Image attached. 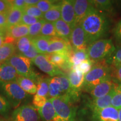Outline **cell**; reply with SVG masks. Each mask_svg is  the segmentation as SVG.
I'll return each mask as SVG.
<instances>
[{
    "label": "cell",
    "mask_w": 121,
    "mask_h": 121,
    "mask_svg": "<svg viewBox=\"0 0 121 121\" xmlns=\"http://www.w3.org/2000/svg\"><path fill=\"white\" fill-rule=\"evenodd\" d=\"M86 33L89 45L107 35L110 22L103 11L94 8L79 24Z\"/></svg>",
    "instance_id": "cell-1"
},
{
    "label": "cell",
    "mask_w": 121,
    "mask_h": 121,
    "mask_svg": "<svg viewBox=\"0 0 121 121\" xmlns=\"http://www.w3.org/2000/svg\"><path fill=\"white\" fill-rule=\"evenodd\" d=\"M114 89L109 94L102 98H93L89 101L88 106L92 112L98 111L111 106V101L114 95Z\"/></svg>",
    "instance_id": "cell-16"
},
{
    "label": "cell",
    "mask_w": 121,
    "mask_h": 121,
    "mask_svg": "<svg viewBox=\"0 0 121 121\" xmlns=\"http://www.w3.org/2000/svg\"><path fill=\"white\" fill-rule=\"evenodd\" d=\"M1 64H2V63H1V62H0V66H1Z\"/></svg>",
    "instance_id": "cell-53"
},
{
    "label": "cell",
    "mask_w": 121,
    "mask_h": 121,
    "mask_svg": "<svg viewBox=\"0 0 121 121\" xmlns=\"http://www.w3.org/2000/svg\"><path fill=\"white\" fill-rule=\"evenodd\" d=\"M6 62L15 68L19 76L30 78L35 84L42 78L35 71L31 60L19 53L13 54Z\"/></svg>",
    "instance_id": "cell-2"
},
{
    "label": "cell",
    "mask_w": 121,
    "mask_h": 121,
    "mask_svg": "<svg viewBox=\"0 0 121 121\" xmlns=\"http://www.w3.org/2000/svg\"><path fill=\"white\" fill-rule=\"evenodd\" d=\"M94 6L101 11L112 12L113 2L109 0H94L92 1Z\"/></svg>",
    "instance_id": "cell-31"
},
{
    "label": "cell",
    "mask_w": 121,
    "mask_h": 121,
    "mask_svg": "<svg viewBox=\"0 0 121 121\" xmlns=\"http://www.w3.org/2000/svg\"><path fill=\"white\" fill-rule=\"evenodd\" d=\"M45 22H46V21L42 19L39 22H36L35 24L29 26L28 37H29L31 39L39 35L42 27H43V25L45 24Z\"/></svg>",
    "instance_id": "cell-34"
},
{
    "label": "cell",
    "mask_w": 121,
    "mask_h": 121,
    "mask_svg": "<svg viewBox=\"0 0 121 121\" xmlns=\"http://www.w3.org/2000/svg\"><path fill=\"white\" fill-rule=\"evenodd\" d=\"M37 109L40 118L43 121H54L56 113L49 99L47 100L43 107Z\"/></svg>",
    "instance_id": "cell-20"
},
{
    "label": "cell",
    "mask_w": 121,
    "mask_h": 121,
    "mask_svg": "<svg viewBox=\"0 0 121 121\" xmlns=\"http://www.w3.org/2000/svg\"><path fill=\"white\" fill-rule=\"evenodd\" d=\"M61 19L73 29L76 25L73 1L65 0L61 1Z\"/></svg>",
    "instance_id": "cell-12"
},
{
    "label": "cell",
    "mask_w": 121,
    "mask_h": 121,
    "mask_svg": "<svg viewBox=\"0 0 121 121\" xmlns=\"http://www.w3.org/2000/svg\"><path fill=\"white\" fill-rule=\"evenodd\" d=\"M61 2L59 3H55L49 11L43 14V19L47 22H50L54 23L61 19V7H60Z\"/></svg>",
    "instance_id": "cell-24"
},
{
    "label": "cell",
    "mask_w": 121,
    "mask_h": 121,
    "mask_svg": "<svg viewBox=\"0 0 121 121\" xmlns=\"http://www.w3.org/2000/svg\"><path fill=\"white\" fill-rule=\"evenodd\" d=\"M55 3V1H53L42 0V1H39L35 6L42 11V13H44L49 11Z\"/></svg>",
    "instance_id": "cell-38"
},
{
    "label": "cell",
    "mask_w": 121,
    "mask_h": 121,
    "mask_svg": "<svg viewBox=\"0 0 121 121\" xmlns=\"http://www.w3.org/2000/svg\"><path fill=\"white\" fill-rule=\"evenodd\" d=\"M116 49L112 39H102L89 45L87 49L89 59L92 62H98L109 57Z\"/></svg>",
    "instance_id": "cell-4"
},
{
    "label": "cell",
    "mask_w": 121,
    "mask_h": 121,
    "mask_svg": "<svg viewBox=\"0 0 121 121\" xmlns=\"http://www.w3.org/2000/svg\"><path fill=\"white\" fill-rule=\"evenodd\" d=\"M58 76L50 78L49 82V94L48 97L51 98H58L63 96Z\"/></svg>",
    "instance_id": "cell-26"
},
{
    "label": "cell",
    "mask_w": 121,
    "mask_h": 121,
    "mask_svg": "<svg viewBox=\"0 0 121 121\" xmlns=\"http://www.w3.org/2000/svg\"><path fill=\"white\" fill-rule=\"evenodd\" d=\"M85 75L78 71L71 69L68 76L70 86L72 91L75 93L78 94L83 87L84 82Z\"/></svg>",
    "instance_id": "cell-19"
},
{
    "label": "cell",
    "mask_w": 121,
    "mask_h": 121,
    "mask_svg": "<svg viewBox=\"0 0 121 121\" xmlns=\"http://www.w3.org/2000/svg\"><path fill=\"white\" fill-rule=\"evenodd\" d=\"M31 38L28 36L21 38L16 40V49H17L19 54H22L28 52L31 45Z\"/></svg>",
    "instance_id": "cell-30"
},
{
    "label": "cell",
    "mask_w": 121,
    "mask_h": 121,
    "mask_svg": "<svg viewBox=\"0 0 121 121\" xmlns=\"http://www.w3.org/2000/svg\"><path fill=\"white\" fill-rule=\"evenodd\" d=\"M13 6L11 1L0 0V13L8 15L13 9Z\"/></svg>",
    "instance_id": "cell-40"
},
{
    "label": "cell",
    "mask_w": 121,
    "mask_h": 121,
    "mask_svg": "<svg viewBox=\"0 0 121 121\" xmlns=\"http://www.w3.org/2000/svg\"><path fill=\"white\" fill-rule=\"evenodd\" d=\"M16 47L14 44L10 43H4L0 47V62H5L13 54H15Z\"/></svg>",
    "instance_id": "cell-27"
},
{
    "label": "cell",
    "mask_w": 121,
    "mask_h": 121,
    "mask_svg": "<svg viewBox=\"0 0 121 121\" xmlns=\"http://www.w3.org/2000/svg\"><path fill=\"white\" fill-rule=\"evenodd\" d=\"M45 57L51 64L59 69H71L72 65L69 62V56L60 53L45 54Z\"/></svg>",
    "instance_id": "cell-15"
},
{
    "label": "cell",
    "mask_w": 121,
    "mask_h": 121,
    "mask_svg": "<svg viewBox=\"0 0 121 121\" xmlns=\"http://www.w3.org/2000/svg\"><path fill=\"white\" fill-rule=\"evenodd\" d=\"M40 53L38 52V51H37L35 47L33 45V44H31V47H30V49H29L28 52L24 53H22L21 54V55L23 56L26 57L27 58L29 59V60H34V58H35Z\"/></svg>",
    "instance_id": "cell-42"
},
{
    "label": "cell",
    "mask_w": 121,
    "mask_h": 121,
    "mask_svg": "<svg viewBox=\"0 0 121 121\" xmlns=\"http://www.w3.org/2000/svg\"><path fill=\"white\" fill-rule=\"evenodd\" d=\"M70 40L74 49L86 50L89 44L86 35L80 24H77L72 29Z\"/></svg>",
    "instance_id": "cell-8"
},
{
    "label": "cell",
    "mask_w": 121,
    "mask_h": 121,
    "mask_svg": "<svg viewBox=\"0 0 121 121\" xmlns=\"http://www.w3.org/2000/svg\"><path fill=\"white\" fill-rule=\"evenodd\" d=\"M0 94L7 99L13 108H17L28 98L16 81L4 82L0 81Z\"/></svg>",
    "instance_id": "cell-3"
},
{
    "label": "cell",
    "mask_w": 121,
    "mask_h": 121,
    "mask_svg": "<svg viewBox=\"0 0 121 121\" xmlns=\"http://www.w3.org/2000/svg\"><path fill=\"white\" fill-rule=\"evenodd\" d=\"M49 78H42L37 83V91L36 95L43 97H48L49 94Z\"/></svg>",
    "instance_id": "cell-29"
},
{
    "label": "cell",
    "mask_w": 121,
    "mask_h": 121,
    "mask_svg": "<svg viewBox=\"0 0 121 121\" xmlns=\"http://www.w3.org/2000/svg\"><path fill=\"white\" fill-rule=\"evenodd\" d=\"M37 109L31 105H23L16 108L12 113L10 121H40Z\"/></svg>",
    "instance_id": "cell-7"
},
{
    "label": "cell",
    "mask_w": 121,
    "mask_h": 121,
    "mask_svg": "<svg viewBox=\"0 0 121 121\" xmlns=\"http://www.w3.org/2000/svg\"><path fill=\"white\" fill-rule=\"evenodd\" d=\"M113 34L116 41L121 45V20L113 29Z\"/></svg>",
    "instance_id": "cell-44"
},
{
    "label": "cell",
    "mask_w": 121,
    "mask_h": 121,
    "mask_svg": "<svg viewBox=\"0 0 121 121\" xmlns=\"http://www.w3.org/2000/svg\"><path fill=\"white\" fill-rule=\"evenodd\" d=\"M74 11L76 16V22H80L94 8L92 1L87 0H74L73 1Z\"/></svg>",
    "instance_id": "cell-10"
},
{
    "label": "cell",
    "mask_w": 121,
    "mask_h": 121,
    "mask_svg": "<svg viewBox=\"0 0 121 121\" xmlns=\"http://www.w3.org/2000/svg\"><path fill=\"white\" fill-rule=\"evenodd\" d=\"M69 62L71 65H78L84 60L89 59L86 50L74 49L71 51L69 54Z\"/></svg>",
    "instance_id": "cell-25"
},
{
    "label": "cell",
    "mask_w": 121,
    "mask_h": 121,
    "mask_svg": "<svg viewBox=\"0 0 121 121\" xmlns=\"http://www.w3.org/2000/svg\"><path fill=\"white\" fill-rule=\"evenodd\" d=\"M51 37L38 35L31 38V43L40 54H46L48 46L49 45Z\"/></svg>",
    "instance_id": "cell-23"
},
{
    "label": "cell",
    "mask_w": 121,
    "mask_h": 121,
    "mask_svg": "<svg viewBox=\"0 0 121 121\" xmlns=\"http://www.w3.org/2000/svg\"><path fill=\"white\" fill-rule=\"evenodd\" d=\"M114 81L110 78L105 80L89 91L93 98H102L108 95L114 89Z\"/></svg>",
    "instance_id": "cell-13"
},
{
    "label": "cell",
    "mask_w": 121,
    "mask_h": 121,
    "mask_svg": "<svg viewBox=\"0 0 121 121\" xmlns=\"http://www.w3.org/2000/svg\"><path fill=\"white\" fill-rule=\"evenodd\" d=\"M71 51L72 47L69 41L58 37H52L50 40L47 54L60 53L67 54L69 56Z\"/></svg>",
    "instance_id": "cell-11"
},
{
    "label": "cell",
    "mask_w": 121,
    "mask_h": 121,
    "mask_svg": "<svg viewBox=\"0 0 121 121\" xmlns=\"http://www.w3.org/2000/svg\"><path fill=\"white\" fill-rule=\"evenodd\" d=\"M93 121H118V110L112 106L93 112Z\"/></svg>",
    "instance_id": "cell-14"
},
{
    "label": "cell",
    "mask_w": 121,
    "mask_h": 121,
    "mask_svg": "<svg viewBox=\"0 0 121 121\" xmlns=\"http://www.w3.org/2000/svg\"><path fill=\"white\" fill-rule=\"evenodd\" d=\"M31 62L42 71L51 77L59 76L65 74L59 68L51 64L47 59L45 54H39L35 58L31 60Z\"/></svg>",
    "instance_id": "cell-9"
},
{
    "label": "cell",
    "mask_w": 121,
    "mask_h": 121,
    "mask_svg": "<svg viewBox=\"0 0 121 121\" xmlns=\"http://www.w3.org/2000/svg\"><path fill=\"white\" fill-rule=\"evenodd\" d=\"M118 121H121V108L118 109Z\"/></svg>",
    "instance_id": "cell-50"
},
{
    "label": "cell",
    "mask_w": 121,
    "mask_h": 121,
    "mask_svg": "<svg viewBox=\"0 0 121 121\" xmlns=\"http://www.w3.org/2000/svg\"><path fill=\"white\" fill-rule=\"evenodd\" d=\"M6 31V30H4L1 29H0V32H1V31Z\"/></svg>",
    "instance_id": "cell-51"
},
{
    "label": "cell",
    "mask_w": 121,
    "mask_h": 121,
    "mask_svg": "<svg viewBox=\"0 0 121 121\" xmlns=\"http://www.w3.org/2000/svg\"><path fill=\"white\" fill-rule=\"evenodd\" d=\"M24 13L29 15L31 17L43 19V13H42L35 5H26L23 9Z\"/></svg>",
    "instance_id": "cell-36"
},
{
    "label": "cell",
    "mask_w": 121,
    "mask_h": 121,
    "mask_svg": "<svg viewBox=\"0 0 121 121\" xmlns=\"http://www.w3.org/2000/svg\"><path fill=\"white\" fill-rule=\"evenodd\" d=\"M16 82L19 84L25 93L30 94H35L37 91V86L30 78L19 76L16 78Z\"/></svg>",
    "instance_id": "cell-22"
},
{
    "label": "cell",
    "mask_w": 121,
    "mask_h": 121,
    "mask_svg": "<svg viewBox=\"0 0 121 121\" xmlns=\"http://www.w3.org/2000/svg\"><path fill=\"white\" fill-rule=\"evenodd\" d=\"M107 62L113 66L121 65V45L115 49L113 53L108 57Z\"/></svg>",
    "instance_id": "cell-37"
},
{
    "label": "cell",
    "mask_w": 121,
    "mask_h": 121,
    "mask_svg": "<svg viewBox=\"0 0 121 121\" xmlns=\"http://www.w3.org/2000/svg\"><path fill=\"white\" fill-rule=\"evenodd\" d=\"M39 1L38 0H25V2L26 5H36Z\"/></svg>",
    "instance_id": "cell-49"
},
{
    "label": "cell",
    "mask_w": 121,
    "mask_h": 121,
    "mask_svg": "<svg viewBox=\"0 0 121 121\" xmlns=\"http://www.w3.org/2000/svg\"><path fill=\"white\" fill-rule=\"evenodd\" d=\"M11 109V105L7 99L0 94V114L6 115Z\"/></svg>",
    "instance_id": "cell-39"
},
{
    "label": "cell",
    "mask_w": 121,
    "mask_h": 121,
    "mask_svg": "<svg viewBox=\"0 0 121 121\" xmlns=\"http://www.w3.org/2000/svg\"><path fill=\"white\" fill-rule=\"evenodd\" d=\"M114 93L111 101V106L119 109L121 108V85L116 84L114 81Z\"/></svg>",
    "instance_id": "cell-32"
},
{
    "label": "cell",
    "mask_w": 121,
    "mask_h": 121,
    "mask_svg": "<svg viewBox=\"0 0 121 121\" xmlns=\"http://www.w3.org/2000/svg\"><path fill=\"white\" fill-rule=\"evenodd\" d=\"M91 70L84 76L83 88L88 92L90 89L110 77V69L105 63L97 62Z\"/></svg>",
    "instance_id": "cell-5"
},
{
    "label": "cell",
    "mask_w": 121,
    "mask_h": 121,
    "mask_svg": "<svg viewBox=\"0 0 121 121\" xmlns=\"http://www.w3.org/2000/svg\"><path fill=\"white\" fill-rule=\"evenodd\" d=\"M47 100L48 99H47V98L35 95L33 98V104L35 108L36 109H38L43 107L47 101Z\"/></svg>",
    "instance_id": "cell-43"
},
{
    "label": "cell",
    "mask_w": 121,
    "mask_h": 121,
    "mask_svg": "<svg viewBox=\"0 0 121 121\" xmlns=\"http://www.w3.org/2000/svg\"><path fill=\"white\" fill-rule=\"evenodd\" d=\"M19 76L15 68L9 63H3L0 66V81L4 82L16 81Z\"/></svg>",
    "instance_id": "cell-17"
},
{
    "label": "cell",
    "mask_w": 121,
    "mask_h": 121,
    "mask_svg": "<svg viewBox=\"0 0 121 121\" xmlns=\"http://www.w3.org/2000/svg\"><path fill=\"white\" fill-rule=\"evenodd\" d=\"M29 34V26L19 24L14 26L9 27L6 30V38L17 40L21 38L26 37Z\"/></svg>",
    "instance_id": "cell-18"
},
{
    "label": "cell",
    "mask_w": 121,
    "mask_h": 121,
    "mask_svg": "<svg viewBox=\"0 0 121 121\" xmlns=\"http://www.w3.org/2000/svg\"><path fill=\"white\" fill-rule=\"evenodd\" d=\"M24 14L23 10L13 7L7 15V28L20 24Z\"/></svg>",
    "instance_id": "cell-28"
},
{
    "label": "cell",
    "mask_w": 121,
    "mask_h": 121,
    "mask_svg": "<svg viewBox=\"0 0 121 121\" xmlns=\"http://www.w3.org/2000/svg\"><path fill=\"white\" fill-rule=\"evenodd\" d=\"M114 66V74L118 84L121 85V65Z\"/></svg>",
    "instance_id": "cell-46"
},
{
    "label": "cell",
    "mask_w": 121,
    "mask_h": 121,
    "mask_svg": "<svg viewBox=\"0 0 121 121\" xmlns=\"http://www.w3.org/2000/svg\"><path fill=\"white\" fill-rule=\"evenodd\" d=\"M40 19H38V18L31 17L29 15L24 13L22 15V20H21L20 24H23V25H26V26H30L33 24H35L36 22H39Z\"/></svg>",
    "instance_id": "cell-41"
},
{
    "label": "cell",
    "mask_w": 121,
    "mask_h": 121,
    "mask_svg": "<svg viewBox=\"0 0 121 121\" xmlns=\"http://www.w3.org/2000/svg\"><path fill=\"white\" fill-rule=\"evenodd\" d=\"M11 2L13 4V7H15V8L23 10L24 7L26 6L25 1H24V0H13V1H11Z\"/></svg>",
    "instance_id": "cell-47"
},
{
    "label": "cell",
    "mask_w": 121,
    "mask_h": 121,
    "mask_svg": "<svg viewBox=\"0 0 121 121\" xmlns=\"http://www.w3.org/2000/svg\"><path fill=\"white\" fill-rule=\"evenodd\" d=\"M92 67H93V62L89 59H87L80 63L79 65L72 66L71 69L78 71L84 75H86L91 70Z\"/></svg>",
    "instance_id": "cell-35"
},
{
    "label": "cell",
    "mask_w": 121,
    "mask_h": 121,
    "mask_svg": "<svg viewBox=\"0 0 121 121\" xmlns=\"http://www.w3.org/2000/svg\"><path fill=\"white\" fill-rule=\"evenodd\" d=\"M49 99L58 117L64 121H75L76 108L69 96L63 95Z\"/></svg>",
    "instance_id": "cell-6"
},
{
    "label": "cell",
    "mask_w": 121,
    "mask_h": 121,
    "mask_svg": "<svg viewBox=\"0 0 121 121\" xmlns=\"http://www.w3.org/2000/svg\"><path fill=\"white\" fill-rule=\"evenodd\" d=\"M7 15L0 13V29L6 30L7 28Z\"/></svg>",
    "instance_id": "cell-45"
},
{
    "label": "cell",
    "mask_w": 121,
    "mask_h": 121,
    "mask_svg": "<svg viewBox=\"0 0 121 121\" xmlns=\"http://www.w3.org/2000/svg\"><path fill=\"white\" fill-rule=\"evenodd\" d=\"M39 35L47 37H57L56 31L54 24L50 22H45L42 27Z\"/></svg>",
    "instance_id": "cell-33"
},
{
    "label": "cell",
    "mask_w": 121,
    "mask_h": 121,
    "mask_svg": "<svg viewBox=\"0 0 121 121\" xmlns=\"http://www.w3.org/2000/svg\"><path fill=\"white\" fill-rule=\"evenodd\" d=\"M53 24L57 33V37L69 41V40H70L72 30L71 26L61 19Z\"/></svg>",
    "instance_id": "cell-21"
},
{
    "label": "cell",
    "mask_w": 121,
    "mask_h": 121,
    "mask_svg": "<svg viewBox=\"0 0 121 121\" xmlns=\"http://www.w3.org/2000/svg\"><path fill=\"white\" fill-rule=\"evenodd\" d=\"M0 121H4V119H0Z\"/></svg>",
    "instance_id": "cell-52"
},
{
    "label": "cell",
    "mask_w": 121,
    "mask_h": 121,
    "mask_svg": "<svg viewBox=\"0 0 121 121\" xmlns=\"http://www.w3.org/2000/svg\"><path fill=\"white\" fill-rule=\"evenodd\" d=\"M6 31H2L0 32V47L4 43V40L6 38Z\"/></svg>",
    "instance_id": "cell-48"
}]
</instances>
